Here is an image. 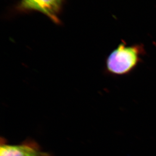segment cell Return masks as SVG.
Wrapping results in <instances>:
<instances>
[{"instance_id":"cell-3","label":"cell","mask_w":156,"mask_h":156,"mask_svg":"<svg viewBox=\"0 0 156 156\" xmlns=\"http://www.w3.org/2000/svg\"><path fill=\"white\" fill-rule=\"evenodd\" d=\"M0 156H49L41 152L37 143L28 141L19 145L1 144Z\"/></svg>"},{"instance_id":"cell-1","label":"cell","mask_w":156,"mask_h":156,"mask_svg":"<svg viewBox=\"0 0 156 156\" xmlns=\"http://www.w3.org/2000/svg\"><path fill=\"white\" fill-rule=\"evenodd\" d=\"M144 54L141 45L127 46L125 43H121L107 58L106 69L109 74L113 75H129L141 62Z\"/></svg>"},{"instance_id":"cell-2","label":"cell","mask_w":156,"mask_h":156,"mask_svg":"<svg viewBox=\"0 0 156 156\" xmlns=\"http://www.w3.org/2000/svg\"><path fill=\"white\" fill-rule=\"evenodd\" d=\"M62 1V0H21L18 8L21 10L39 11L54 22H58V14Z\"/></svg>"}]
</instances>
